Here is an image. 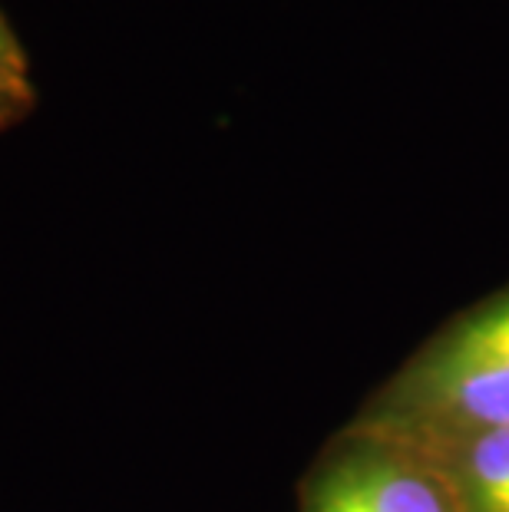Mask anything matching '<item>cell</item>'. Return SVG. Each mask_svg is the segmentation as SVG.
<instances>
[{
	"label": "cell",
	"instance_id": "cell-2",
	"mask_svg": "<svg viewBox=\"0 0 509 512\" xmlns=\"http://www.w3.org/2000/svg\"><path fill=\"white\" fill-rule=\"evenodd\" d=\"M305 512H463L450 483L410 446L364 433L321 463Z\"/></svg>",
	"mask_w": 509,
	"mask_h": 512
},
{
	"label": "cell",
	"instance_id": "cell-3",
	"mask_svg": "<svg viewBox=\"0 0 509 512\" xmlns=\"http://www.w3.org/2000/svg\"><path fill=\"white\" fill-rule=\"evenodd\" d=\"M410 450L447 479L463 512H509V430Z\"/></svg>",
	"mask_w": 509,
	"mask_h": 512
},
{
	"label": "cell",
	"instance_id": "cell-1",
	"mask_svg": "<svg viewBox=\"0 0 509 512\" xmlns=\"http://www.w3.org/2000/svg\"><path fill=\"white\" fill-rule=\"evenodd\" d=\"M509 430V288L440 331L404 367L371 433L404 446Z\"/></svg>",
	"mask_w": 509,
	"mask_h": 512
},
{
	"label": "cell",
	"instance_id": "cell-4",
	"mask_svg": "<svg viewBox=\"0 0 509 512\" xmlns=\"http://www.w3.org/2000/svg\"><path fill=\"white\" fill-rule=\"evenodd\" d=\"M34 103H37L34 83L0 76V133H7L10 126H17L20 119H27L30 110H34Z\"/></svg>",
	"mask_w": 509,
	"mask_h": 512
},
{
	"label": "cell",
	"instance_id": "cell-5",
	"mask_svg": "<svg viewBox=\"0 0 509 512\" xmlns=\"http://www.w3.org/2000/svg\"><path fill=\"white\" fill-rule=\"evenodd\" d=\"M0 76H10V80H24L30 83V60L27 50L20 47V40L14 34V27L7 24V17L0 14Z\"/></svg>",
	"mask_w": 509,
	"mask_h": 512
}]
</instances>
